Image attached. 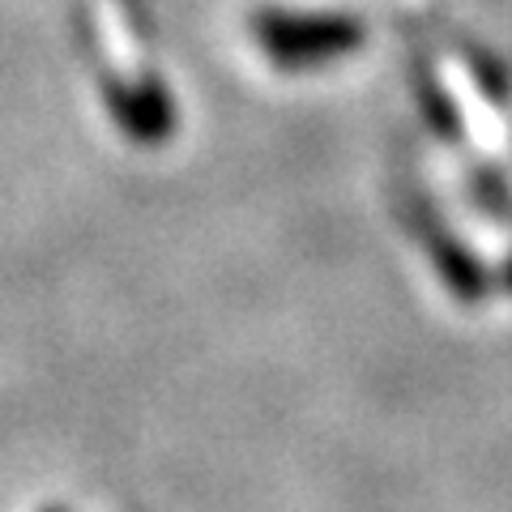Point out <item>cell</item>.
I'll return each instance as SVG.
<instances>
[{
  "label": "cell",
  "instance_id": "obj_3",
  "mask_svg": "<svg viewBox=\"0 0 512 512\" xmlns=\"http://www.w3.org/2000/svg\"><path fill=\"white\" fill-rule=\"evenodd\" d=\"M94 18H99V43H103L107 60L133 82V90L146 86V77H141V43H137L133 30H128L120 5L116 0H99V5H94Z\"/></svg>",
  "mask_w": 512,
  "mask_h": 512
},
{
  "label": "cell",
  "instance_id": "obj_2",
  "mask_svg": "<svg viewBox=\"0 0 512 512\" xmlns=\"http://www.w3.org/2000/svg\"><path fill=\"white\" fill-rule=\"evenodd\" d=\"M261 39L269 43V52L278 56H316V52H338L355 39L350 22H316V18H265Z\"/></svg>",
  "mask_w": 512,
  "mask_h": 512
},
{
  "label": "cell",
  "instance_id": "obj_1",
  "mask_svg": "<svg viewBox=\"0 0 512 512\" xmlns=\"http://www.w3.org/2000/svg\"><path fill=\"white\" fill-rule=\"evenodd\" d=\"M440 77L448 82V90H453L457 111H461V120H466V128H470L474 146L487 150V154H500V150L508 146L504 120H500V111L491 107V99L483 94V86H474V77L466 73V64L444 60V64H440Z\"/></svg>",
  "mask_w": 512,
  "mask_h": 512
}]
</instances>
